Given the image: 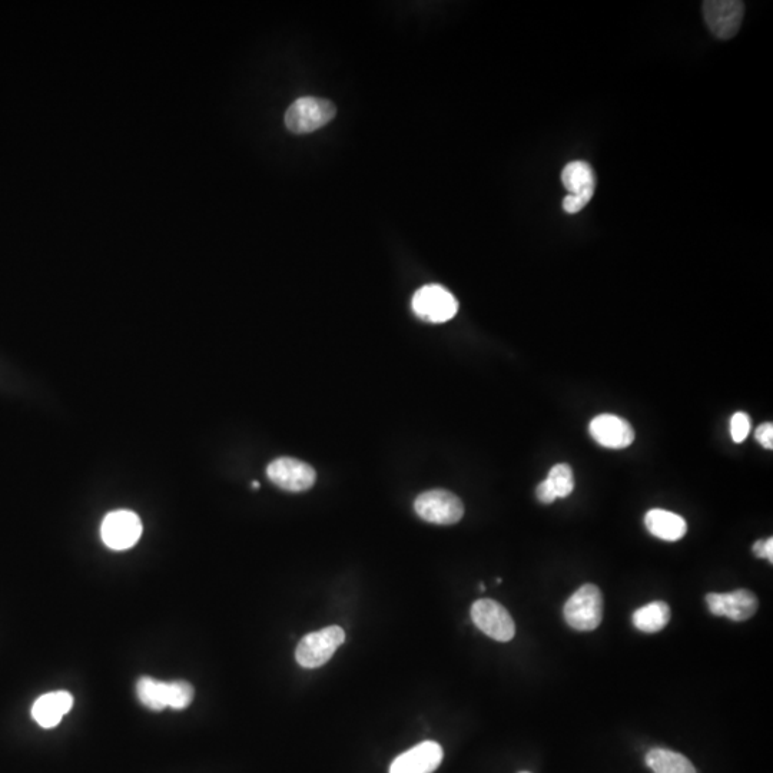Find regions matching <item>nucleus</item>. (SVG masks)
I'll use <instances>...</instances> for the list:
<instances>
[{
    "label": "nucleus",
    "instance_id": "6",
    "mask_svg": "<svg viewBox=\"0 0 773 773\" xmlns=\"http://www.w3.org/2000/svg\"><path fill=\"white\" fill-rule=\"evenodd\" d=\"M562 182L569 195L563 201L567 214H577L592 201L596 191V175L590 164L575 161L567 164L562 172Z\"/></svg>",
    "mask_w": 773,
    "mask_h": 773
},
{
    "label": "nucleus",
    "instance_id": "7",
    "mask_svg": "<svg viewBox=\"0 0 773 773\" xmlns=\"http://www.w3.org/2000/svg\"><path fill=\"white\" fill-rule=\"evenodd\" d=\"M413 311L421 320L441 324L450 321L459 311L456 297L439 284L420 288L413 297Z\"/></svg>",
    "mask_w": 773,
    "mask_h": 773
},
{
    "label": "nucleus",
    "instance_id": "19",
    "mask_svg": "<svg viewBox=\"0 0 773 773\" xmlns=\"http://www.w3.org/2000/svg\"><path fill=\"white\" fill-rule=\"evenodd\" d=\"M546 480L552 486L557 499H566L575 490V474L569 464L560 463L553 466Z\"/></svg>",
    "mask_w": 773,
    "mask_h": 773
},
{
    "label": "nucleus",
    "instance_id": "8",
    "mask_svg": "<svg viewBox=\"0 0 773 773\" xmlns=\"http://www.w3.org/2000/svg\"><path fill=\"white\" fill-rule=\"evenodd\" d=\"M471 620L484 635L497 642H510L516 635L513 617L496 600H477L471 606Z\"/></svg>",
    "mask_w": 773,
    "mask_h": 773
},
{
    "label": "nucleus",
    "instance_id": "18",
    "mask_svg": "<svg viewBox=\"0 0 773 773\" xmlns=\"http://www.w3.org/2000/svg\"><path fill=\"white\" fill-rule=\"evenodd\" d=\"M670 607L665 602H653L640 607L632 616L633 625L640 632L658 633L668 626Z\"/></svg>",
    "mask_w": 773,
    "mask_h": 773
},
{
    "label": "nucleus",
    "instance_id": "1",
    "mask_svg": "<svg viewBox=\"0 0 773 773\" xmlns=\"http://www.w3.org/2000/svg\"><path fill=\"white\" fill-rule=\"evenodd\" d=\"M194 695V688L185 680L165 682V680L142 676L136 682V696L149 711L161 712L167 708L182 711L191 705Z\"/></svg>",
    "mask_w": 773,
    "mask_h": 773
},
{
    "label": "nucleus",
    "instance_id": "5",
    "mask_svg": "<svg viewBox=\"0 0 773 773\" xmlns=\"http://www.w3.org/2000/svg\"><path fill=\"white\" fill-rule=\"evenodd\" d=\"M414 510L424 522L440 526L459 523L464 516V506L459 497L441 489L420 494L414 502Z\"/></svg>",
    "mask_w": 773,
    "mask_h": 773
},
{
    "label": "nucleus",
    "instance_id": "15",
    "mask_svg": "<svg viewBox=\"0 0 773 773\" xmlns=\"http://www.w3.org/2000/svg\"><path fill=\"white\" fill-rule=\"evenodd\" d=\"M74 706V696L66 690L46 693L36 699L32 706V718L45 729L55 728L61 723L63 716Z\"/></svg>",
    "mask_w": 773,
    "mask_h": 773
},
{
    "label": "nucleus",
    "instance_id": "23",
    "mask_svg": "<svg viewBox=\"0 0 773 773\" xmlns=\"http://www.w3.org/2000/svg\"><path fill=\"white\" fill-rule=\"evenodd\" d=\"M536 496L537 499H539V502L543 504H552L554 500L557 499L552 486H550L549 481L547 480L542 481V483L537 486Z\"/></svg>",
    "mask_w": 773,
    "mask_h": 773
},
{
    "label": "nucleus",
    "instance_id": "16",
    "mask_svg": "<svg viewBox=\"0 0 773 773\" xmlns=\"http://www.w3.org/2000/svg\"><path fill=\"white\" fill-rule=\"evenodd\" d=\"M646 529L652 536L665 542H678L688 533V523L679 514L668 510H649L645 517Z\"/></svg>",
    "mask_w": 773,
    "mask_h": 773
},
{
    "label": "nucleus",
    "instance_id": "22",
    "mask_svg": "<svg viewBox=\"0 0 773 773\" xmlns=\"http://www.w3.org/2000/svg\"><path fill=\"white\" fill-rule=\"evenodd\" d=\"M753 553L755 556L761 557V559L769 560L773 563V539L769 537L766 540H759L753 544Z\"/></svg>",
    "mask_w": 773,
    "mask_h": 773
},
{
    "label": "nucleus",
    "instance_id": "9",
    "mask_svg": "<svg viewBox=\"0 0 773 773\" xmlns=\"http://www.w3.org/2000/svg\"><path fill=\"white\" fill-rule=\"evenodd\" d=\"M142 522L138 514L116 510L106 514L101 526V537L112 550H128L141 539Z\"/></svg>",
    "mask_w": 773,
    "mask_h": 773
},
{
    "label": "nucleus",
    "instance_id": "11",
    "mask_svg": "<svg viewBox=\"0 0 773 773\" xmlns=\"http://www.w3.org/2000/svg\"><path fill=\"white\" fill-rule=\"evenodd\" d=\"M268 479L285 491L301 493L314 486L317 474L310 464L291 457H280L272 461L267 469Z\"/></svg>",
    "mask_w": 773,
    "mask_h": 773
},
{
    "label": "nucleus",
    "instance_id": "14",
    "mask_svg": "<svg viewBox=\"0 0 773 773\" xmlns=\"http://www.w3.org/2000/svg\"><path fill=\"white\" fill-rule=\"evenodd\" d=\"M443 748L437 742L418 743L391 763L390 773H433L443 762Z\"/></svg>",
    "mask_w": 773,
    "mask_h": 773
},
{
    "label": "nucleus",
    "instance_id": "3",
    "mask_svg": "<svg viewBox=\"0 0 773 773\" xmlns=\"http://www.w3.org/2000/svg\"><path fill=\"white\" fill-rule=\"evenodd\" d=\"M563 615L567 625L579 632H590L603 620V595L595 585H583L567 600Z\"/></svg>",
    "mask_w": 773,
    "mask_h": 773
},
{
    "label": "nucleus",
    "instance_id": "24",
    "mask_svg": "<svg viewBox=\"0 0 773 773\" xmlns=\"http://www.w3.org/2000/svg\"><path fill=\"white\" fill-rule=\"evenodd\" d=\"M252 487H254V489H258V487H260V483H258V481H254V483H252Z\"/></svg>",
    "mask_w": 773,
    "mask_h": 773
},
{
    "label": "nucleus",
    "instance_id": "20",
    "mask_svg": "<svg viewBox=\"0 0 773 773\" xmlns=\"http://www.w3.org/2000/svg\"><path fill=\"white\" fill-rule=\"evenodd\" d=\"M751 418L746 413H736L731 420V437L735 443H742L748 439L751 431Z\"/></svg>",
    "mask_w": 773,
    "mask_h": 773
},
{
    "label": "nucleus",
    "instance_id": "10",
    "mask_svg": "<svg viewBox=\"0 0 773 773\" xmlns=\"http://www.w3.org/2000/svg\"><path fill=\"white\" fill-rule=\"evenodd\" d=\"M702 9L706 25L716 38L728 41L741 29L745 5L739 0H708Z\"/></svg>",
    "mask_w": 773,
    "mask_h": 773
},
{
    "label": "nucleus",
    "instance_id": "13",
    "mask_svg": "<svg viewBox=\"0 0 773 773\" xmlns=\"http://www.w3.org/2000/svg\"><path fill=\"white\" fill-rule=\"evenodd\" d=\"M590 436L606 449L622 450L635 441V430L629 421L613 414H602L590 423Z\"/></svg>",
    "mask_w": 773,
    "mask_h": 773
},
{
    "label": "nucleus",
    "instance_id": "17",
    "mask_svg": "<svg viewBox=\"0 0 773 773\" xmlns=\"http://www.w3.org/2000/svg\"><path fill=\"white\" fill-rule=\"evenodd\" d=\"M646 765L653 773H698L686 756L669 749H652L646 755Z\"/></svg>",
    "mask_w": 773,
    "mask_h": 773
},
{
    "label": "nucleus",
    "instance_id": "4",
    "mask_svg": "<svg viewBox=\"0 0 773 773\" xmlns=\"http://www.w3.org/2000/svg\"><path fill=\"white\" fill-rule=\"evenodd\" d=\"M344 630L340 626L325 627L304 636L295 650L298 665L305 669H317L333 658L335 650L343 645Z\"/></svg>",
    "mask_w": 773,
    "mask_h": 773
},
{
    "label": "nucleus",
    "instance_id": "12",
    "mask_svg": "<svg viewBox=\"0 0 773 773\" xmlns=\"http://www.w3.org/2000/svg\"><path fill=\"white\" fill-rule=\"evenodd\" d=\"M709 612L719 617H728L733 622H745L758 610V597L751 590H735L732 593H709L706 596Z\"/></svg>",
    "mask_w": 773,
    "mask_h": 773
},
{
    "label": "nucleus",
    "instance_id": "25",
    "mask_svg": "<svg viewBox=\"0 0 773 773\" xmlns=\"http://www.w3.org/2000/svg\"><path fill=\"white\" fill-rule=\"evenodd\" d=\"M520 773H530V772H520Z\"/></svg>",
    "mask_w": 773,
    "mask_h": 773
},
{
    "label": "nucleus",
    "instance_id": "2",
    "mask_svg": "<svg viewBox=\"0 0 773 773\" xmlns=\"http://www.w3.org/2000/svg\"><path fill=\"white\" fill-rule=\"evenodd\" d=\"M337 108L333 102L314 96H304L291 104L285 114V125L293 134L303 135L318 131L333 121Z\"/></svg>",
    "mask_w": 773,
    "mask_h": 773
},
{
    "label": "nucleus",
    "instance_id": "21",
    "mask_svg": "<svg viewBox=\"0 0 773 773\" xmlns=\"http://www.w3.org/2000/svg\"><path fill=\"white\" fill-rule=\"evenodd\" d=\"M756 439H758L759 443L762 444V447H765V449L772 450L773 449V424L772 423H765L762 424V426H759L758 429H756Z\"/></svg>",
    "mask_w": 773,
    "mask_h": 773
}]
</instances>
